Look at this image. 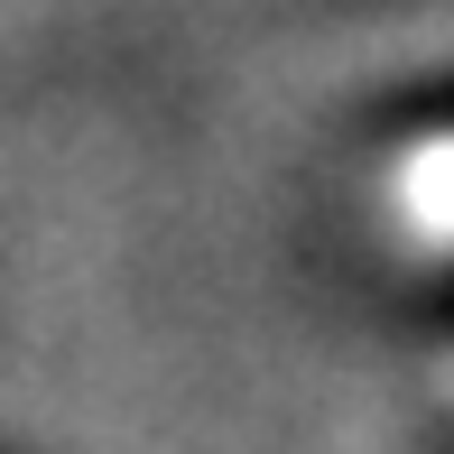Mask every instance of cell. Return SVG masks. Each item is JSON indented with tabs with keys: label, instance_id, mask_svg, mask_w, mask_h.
<instances>
[{
	"label": "cell",
	"instance_id": "cell-1",
	"mask_svg": "<svg viewBox=\"0 0 454 454\" xmlns=\"http://www.w3.org/2000/svg\"><path fill=\"white\" fill-rule=\"evenodd\" d=\"M436 380H445V399H454V362H445V371H436Z\"/></svg>",
	"mask_w": 454,
	"mask_h": 454
}]
</instances>
